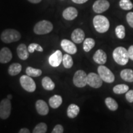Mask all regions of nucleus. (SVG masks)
<instances>
[{"instance_id": "obj_1", "label": "nucleus", "mask_w": 133, "mask_h": 133, "mask_svg": "<svg viewBox=\"0 0 133 133\" xmlns=\"http://www.w3.org/2000/svg\"><path fill=\"white\" fill-rule=\"evenodd\" d=\"M114 61L120 65H125L128 62L129 57L128 50L123 47H118L113 52Z\"/></svg>"}, {"instance_id": "obj_2", "label": "nucleus", "mask_w": 133, "mask_h": 133, "mask_svg": "<svg viewBox=\"0 0 133 133\" xmlns=\"http://www.w3.org/2000/svg\"><path fill=\"white\" fill-rule=\"evenodd\" d=\"M93 25L97 32L104 33L109 30L110 22L106 17L97 15L93 19Z\"/></svg>"}, {"instance_id": "obj_3", "label": "nucleus", "mask_w": 133, "mask_h": 133, "mask_svg": "<svg viewBox=\"0 0 133 133\" xmlns=\"http://www.w3.org/2000/svg\"><path fill=\"white\" fill-rule=\"evenodd\" d=\"M21 38V35L15 29H6L1 35V39L5 43H11L19 41Z\"/></svg>"}, {"instance_id": "obj_4", "label": "nucleus", "mask_w": 133, "mask_h": 133, "mask_svg": "<svg viewBox=\"0 0 133 133\" xmlns=\"http://www.w3.org/2000/svg\"><path fill=\"white\" fill-rule=\"evenodd\" d=\"M53 29V25L51 22L43 20L36 23L33 31L36 35H46L51 32Z\"/></svg>"}, {"instance_id": "obj_5", "label": "nucleus", "mask_w": 133, "mask_h": 133, "mask_svg": "<svg viewBox=\"0 0 133 133\" xmlns=\"http://www.w3.org/2000/svg\"><path fill=\"white\" fill-rule=\"evenodd\" d=\"M98 74L102 79V81L108 83H112L115 81V76L112 71L107 66L100 65L97 68Z\"/></svg>"}, {"instance_id": "obj_6", "label": "nucleus", "mask_w": 133, "mask_h": 133, "mask_svg": "<svg viewBox=\"0 0 133 133\" xmlns=\"http://www.w3.org/2000/svg\"><path fill=\"white\" fill-rule=\"evenodd\" d=\"M87 75L84 71L79 70L75 74L73 78L74 85L78 88H83L87 84Z\"/></svg>"}, {"instance_id": "obj_7", "label": "nucleus", "mask_w": 133, "mask_h": 133, "mask_svg": "<svg viewBox=\"0 0 133 133\" xmlns=\"http://www.w3.org/2000/svg\"><path fill=\"white\" fill-rule=\"evenodd\" d=\"M21 85L25 90L29 92H33L36 90V84L31 76L22 75L20 78Z\"/></svg>"}, {"instance_id": "obj_8", "label": "nucleus", "mask_w": 133, "mask_h": 133, "mask_svg": "<svg viewBox=\"0 0 133 133\" xmlns=\"http://www.w3.org/2000/svg\"><path fill=\"white\" fill-rule=\"evenodd\" d=\"M11 102L8 98L3 99L0 102V118L6 119L9 117L11 112Z\"/></svg>"}, {"instance_id": "obj_9", "label": "nucleus", "mask_w": 133, "mask_h": 133, "mask_svg": "<svg viewBox=\"0 0 133 133\" xmlns=\"http://www.w3.org/2000/svg\"><path fill=\"white\" fill-rule=\"evenodd\" d=\"M103 81L100 77L99 74L95 73H89L87 75V84L91 87L94 88H99L102 85Z\"/></svg>"}, {"instance_id": "obj_10", "label": "nucleus", "mask_w": 133, "mask_h": 133, "mask_svg": "<svg viewBox=\"0 0 133 133\" xmlns=\"http://www.w3.org/2000/svg\"><path fill=\"white\" fill-rule=\"evenodd\" d=\"M110 3L107 0H97L92 6L93 11L97 14H101L108 10Z\"/></svg>"}, {"instance_id": "obj_11", "label": "nucleus", "mask_w": 133, "mask_h": 133, "mask_svg": "<svg viewBox=\"0 0 133 133\" xmlns=\"http://www.w3.org/2000/svg\"><path fill=\"white\" fill-rule=\"evenodd\" d=\"M62 49L69 54H75L77 52V48L74 43L69 39H62L61 43Z\"/></svg>"}, {"instance_id": "obj_12", "label": "nucleus", "mask_w": 133, "mask_h": 133, "mask_svg": "<svg viewBox=\"0 0 133 133\" xmlns=\"http://www.w3.org/2000/svg\"><path fill=\"white\" fill-rule=\"evenodd\" d=\"M62 53L61 51L57 50L51 54L49 57V63L53 67L59 66L62 61Z\"/></svg>"}, {"instance_id": "obj_13", "label": "nucleus", "mask_w": 133, "mask_h": 133, "mask_svg": "<svg viewBox=\"0 0 133 133\" xmlns=\"http://www.w3.org/2000/svg\"><path fill=\"white\" fill-rule=\"evenodd\" d=\"M12 54L11 50L8 48H3L0 51V63L6 64L11 61Z\"/></svg>"}, {"instance_id": "obj_14", "label": "nucleus", "mask_w": 133, "mask_h": 133, "mask_svg": "<svg viewBox=\"0 0 133 133\" xmlns=\"http://www.w3.org/2000/svg\"><path fill=\"white\" fill-rule=\"evenodd\" d=\"M35 106L36 111L41 115H46L49 113V107L47 103L43 100H38L36 102Z\"/></svg>"}, {"instance_id": "obj_15", "label": "nucleus", "mask_w": 133, "mask_h": 133, "mask_svg": "<svg viewBox=\"0 0 133 133\" xmlns=\"http://www.w3.org/2000/svg\"><path fill=\"white\" fill-rule=\"evenodd\" d=\"M85 34L84 31L81 29H76L74 30L72 33H71V38L72 41L76 44L81 43L84 40Z\"/></svg>"}, {"instance_id": "obj_16", "label": "nucleus", "mask_w": 133, "mask_h": 133, "mask_svg": "<svg viewBox=\"0 0 133 133\" xmlns=\"http://www.w3.org/2000/svg\"><path fill=\"white\" fill-rule=\"evenodd\" d=\"M107 56L106 53L102 49H98L93 56V60L99 65H104L107 62Z\"/></svg>"}, {"instance_id": "obj_17", "label": "nucleus", "mask_w": 133, "mask_h": 133, "mask_svg": "<svg viewBox=\"0 0 133 133\" xmlns=\"http://www.w3.org/2000/svg\"><path fill=\"white\" fill-rule=\"evenodd\" d=\"M77 9L74 7H69L66 8L63 11L62 16L65 20L67 21H72L74 20L76 17L78 16Z\"/></svg>"}, {"instance_id": "obj_18", "label": "nucleus", "mask_w": 133, "mask_h": 133, "mask_svg": "<svg viewBox=\"0 0 133 133\" xmlns=\"http://www.w3.org/2000/svg\"><path fill=\"white\" fill-rule=\"evenodd\" d=\"M17 54L21 60L25 61L29 57V52L25 44H20L17 48Z\"/></svg>"}, {"instance_id": "obj_19", "label": "nucleus", "mask_w": 133, "mask_h": 133, "mask_svg": "<svg viewBox=\"0 0 133 133\" xmlns=\"http://www.w3.org/2000/svg\"><path fill=\"white\" fill-rule=\"evenodd\" d=\"M79 112V107L77 105L71 104L70 105L66 110L67 116L70 118H75Z\"/></svg>"}, {"instance_id": "obj_20", "label": "nucleus", "mask_w": 133, "mask_h": 133, "mask_svg": "<svg viewBox=\"0 0 133 133\" xmlns=\"http://www.w3.org/2000/svg\"><path fill=\"white\" fill-rule=\"evenodd\" d=\"M62 103V98L61 96L54 95L50 98L49 104L52 109H57L61 105Z\"/></svg>"}, {"instance_id": "obj_21", "label": "nucleus", "mask_w": 133, "mask_h": 133, "mask_svg": "<svg viewBox=\"0 0 133 133\" xmlns=\"http://www.w3.org/2000/svg\"><path fill=\"white\" fill-rule=\"evenodd\" d=\"M121 78L127 82H133V70L131 69H124L120 73Z\"/></svg>"}, {"instance_id": "obj_22", "label": "nucleus", "mask_w": 133, "mask_h": 133, "mask_svg": "<svg viewBox=\"0 0 133 133\" xmlns=\"http://www.w3.org/2000/svg\"><path fill=\"white\" fill-rule=\"evenodd\" d=\"M42 85L43 88L48 91H52L55 88L54 83L48 76L43 78L42 79Z\"/></svg>"}, {"instance_id": "obj_23", "label": "nucleus", "mask_w": 133, "mask_h": 133, "mask_svg": "<svg viewBox=\"0 0 133 133\" xmlns=\"http://www.w3.org/2000/svg\"><path fill=\"white\" fill-rule=\"evenodd\" d=\"M22 70V65L19 63H14L9 66L8 69V73L10 75L16 76L19 74Z\"/></svg>"}, {"instance_id": "obj_24", "label": "nucleus", "mask_w": 133, "mask_h": 133, "mask_svg": "<svg viewBox=\"0 0 133 133\" xmlns=\"http://www.w3.org/2000/svg\"><path fill=\"white\" fill-rule=\"evenodd\" d=\"M95 41L91 38H86L83 41V49L85 52H89L95 46Z\"/></svg>"}, {"instance_id": "obj_25", "label": "nucleus", "mask_w": 133, "mask_h": 133, "mask_svg": "<svg viewBox=\"0 0 133 133\" xmlns=\"http://www.w3.org/2000/svg\"><path fill=\"white\" fill-rule=\"evenodd\" d=\"M105 103L108 109L111 111H115L118 108V105L116 101L112 97H107L105 100Z\"/></svg>"}, {"instance_id": "obj_26", "label": "nucleus", "mask_w": 133, "mask_h": 133, "mask_svg": "<svg viewBox=\"0 0 133 133\" xmlns=\"http://www.w3.org/2000/svg\"><path fill=\"white\" fill-rule=\"evenodd\" d=\"M129 86L126 84H117L113 88V91L116 94H122L126 93L129 91Z\"/></svg>"}, {"instance_id": "obj_27", "label": "nucleus", "mask_w": 133, "mask_h": 133, "mask_svg": "<svg viewBox=\"0 0 133 133\" xmlns=\"http://www.w3.org/2000/svg\"><path fill=\"white\" fill-rule=\"evenodd\" d=\"M26 74L31 77H38L41 75L42 71L40 69H35L31 66H28L26 69Z\"/></svg>"}, {"instance_id": "obj_28", "label": "nucleus", "mask_w": 133, "mask_h": 133, "mask_svg": "<svg viewBox=\"0 0 133 133\" xmlns=\"http://www.w3.org/2000/svg\"><path fill=\"white\" fill-rule=\"evenodd\" d=\"M62 62L64 67L66 69H70L74 65V61H73L72 57L69 54H64L63 56Z\"/></svg>"}, {"instance_id": "obj_29", "label": "nucleus", "mask_w": 133, "mask_h": 133, "mask_svg": "<svg viewBox=\"0 0 133 133\" xmlns=\"http://www.w3.org/2000/svg\"><path fill=\"white\" fill-rule=\"evenodd\" d=\"M47 129V124L44 123H39L35 127L33 133H46Z\"/></svg>"}, {"instance_id": "obj_30", "label": "nucleus", "mask_w": 133, "mask_h": 133, "mask_svg": "<svg viewBox=\"0 0 133 133\" xmlns=\"http://www.w3.org/2000/svg\"><path fill=\"white\" fill-rule=\"evenodd\" d=\"M119 4L121 9L125 11L132 9L133 8V4L130 0H120Z\"/></svg>"}, {"instance_id": "obj_31", "label": "nucleus", "mask_w": 133, "mask_h": 133, "mask_svg": "<svg viewBox=\"0 0 133 133\" xmlns=\"http://www.w3.org/2000/svg\"><path fill=\"white\" fill-rule=\"evenodd\" d=\"M115 33L116 36L119 39H123L126 35L125 28H124V26L122 25L116 26L115 29Z\"/></svg>"}, {"instance_id": "obj_32", "label": "nucleus", "mask_w": 133, "mask_h": 133, "mask_svg": "<svg viewBox=\"0 0 133 133\" xmlns=\"http://www.w3.org/2000/svg\"><path fill=\"white\" fill-rule=\"evenodd\" d=\"M39 51V52H43V49L39 44L36 43H31L28 47V51L30 53H33L35 51Z\"/></svg>"}, {"instance_id": "obj_33", "label": "nucleus", "mask_w": 133, "mask_h": 133, "mask_svg": "<svg viewBox=\"0 0 133 133\" xmlns=\"http://www.w3.org/2000/svg\"><path fill=\"white\" fill-rule=\"evenodd\" d=\"M126 20L131 27L133 28V12H129L126 15Z\"/></svg>"}, {"instance_id": "obj_34", "label": "nucleus", "mask_w": 133, "mask_h": 133, "mask_svg": "<svg viewBox=\"0 0 133 133\" xmlns=\"http://www.w3.org/2000/svg\"><path fill=\"white\" fill-rule=\"evenodd\" d=\"M64 132V128L61 124H57L55 126L51 133H63Z\"/></svg>"}, {"instance_id": "obj_35", "label": "nucleus", "mask_w": 133, "mask_h": 133, "mask_svg": "<svg viewBox=\"0 0 133 133\" xmlns=\"http://www.w3.org/2000/svg\"><path fill=\"white\" fill-rule=\"evenodd\" d=\"M126 99L129 102H133V90H129L126 93Z\"/></svg>"}, {"instance_id": "obj_36", "label": "nucleus", "mask_w": 133, "mask_h": 133, "mask_svg": "<svg viewBox=\"0 0 133 133\" xmlns=\"http://www.w3.org/2000/svg\"><path fill=\"white\" fill-rule=\"evenodd\" d=\"M128 52L129 59L133 61V45L131 46L129 48L128 50Z\"/></svg>"}, {"instance_id": "obj_37", "label": "nucleus", "mask_w": 133, "mask_h": 133, "mask_svg": "<svg viewBox=\"0 0 133 133\" xmlns=\"http://www.w3.org/2000/svg\"><path fill=\"white\" fill-rule=\"evenodd\" d=\"M71 1L76 4H83V3L87 2L88 0H71Z\"/></svg>"}, {"instance_id": "obj_38", "label": "nucleus", "mask_w": 133, "mask_h": 133, "mask_svg": "<svg viewBox=\"0 0 133 133\" xmlns=\"http://www.w3.org/2000/svg\"><path fill=\"white\" fill-rule=\"evenodd\" d=\"M19 133H30L29 129L27 128H22L21 130L19 131Z\"/></svg>"}, {"instance_id": "obj_39", "label": "nucleus", "mask_w": 133, "mask_h": 133, "mask_svg": "<svg viewBox=\"0 0 133 133\" xmlns=\"http://www.w3.org/2000/svg\"><path fill=\"white\" fill-rule=\"evenodd\" d=\"M29 2H30L31 3H34V4H37V3H40L41 1V0H28Z\"/></svg>"}, {"instance_id": "obj_40", "label": "nucleus", "mask_w": 133, "mask_h": 133, "mask_svg": "<svg viewBox=\"0 0 133 133\" xmlns=\"http://www.w3.org/2000/svg\"><path fill=\"white\" fill-rule=\"evenodd\" d=\"M7 98H8V99L11 100V99H12V95H11V94H9V95H8V96H7Z\"/></svg>"}]
</instances>
